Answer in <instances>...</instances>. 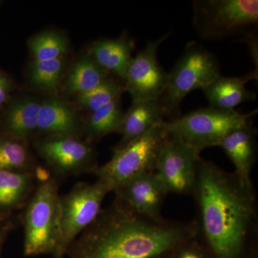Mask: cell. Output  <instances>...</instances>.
<instances>
[{
    "label": "cell",
    "instance_id": "26",
    "mask_svg": "<svg viewBox=\"0 0 258 258\" xmlns=\"http://www.w3.org/2000/svg\"><path fill=\"white\" fill-rule=\"evenodd\" d=\"M167 258H215L199 235L176 247Z\"/></svg>",
    "mask_w": 258,
    "mask_h": 258
},
{
    "label": "cell",
    "instance_id": "7",
    "mask_svg": "<svg viewBox=\"0 0 258 258\" xmlns=\"http://www.w3.org/2000/svg\"><path fill=\"white\" fill-rule=\"evenodd\" d=\"M220 76L215 56L201 45L191 42L169 73L165 91L159 102L168 115L174 113L189 93L203 90Z\"/></svg>",
    "mask_w": 258,
    "mask_h": 258
},
{
    "label": "cell",
    "instance_id": "6",
    "mask_svg": "<svg viewBox=\"0 0 258 258\" xmlns=\"http://www.w3.org/2000/svg\"><path fill=\"white\" fill-rule=\"evenodd\" d=\"M192 6L194 28L202 40H223L257 24V0H195Z\"/></svg>",
    "mask_w": 258,
    "mask_h": 258
},
{
    "label": "cell",
    "instance_id": "15",
    "mask_svg": "<svg viewBox=\"0 0 258 258\" xmlns=\"http://www.w3.org/2000/svg\"><path fill=\"white\" fill-rule=\"evenodd\" d=\"M257 79V71L240 77L219 76L203 90L211 107L223 111H235L236 107L256 99V93L247 90L246 84Z\"/></svg>",
    "mask_w": 258,
    "mask_h": 258
},
{
    "label": "cell",
    "instance_id": "5",
    "mask_svg": "<svg viewBox=\"0 0 258 258\" xmlns=\"http://www.w3.org/2000/svg\"><path fill=\"white\" fill-rule=\"evenodd\" d=\"M168 138L164 121L161 122L124 147L115 148L111 160L93 173L110 192H114L132 178L155 171L161 148Z\"/></svg>",
    "mask_w": 258,
    "mask_h": 258
},
{
    "label": "cell",
    "instance_id": "28",
    "mask_svg": "<svg viewBox=\"0 0 258 258\" xmlns=\"http://www.w3.org/2000/svg\"><path fill=\"white\" fill-rule=\"evenodd\" d=\"M242 41L245 42L248 45L252 60L256 66V69H257V36L256 32L250 31L246 34Z\"/></svg>",
    "mask_w": 258,
    "mask_h": 258
},
{
    "label": "cell",
    "instance_id": "23",
    "mask_svg": "<svg viewBox=\"0 0 258 258\" xmlns=\"http://www.w3.org/2000/svg\"><path fill=\"white\" fill-rule=\"evenodd\" d=\"M63 57L54 60L35 61L30 64L29 80L37 89L53 93L59 87L64 69Z\"/></svg>",
    "mask_w": 258,
    "mask_h": 258
},
{
    "label": "cell",
    "instance_id": "2",
    "mask_svg": "<svg viewBox=\"0 0 258 258\" xmlns=\"http://www.w3.org/2000/svg\"><path fill=\"white\" fill-rule=\"evenodd\" d=\"M198 235L196 221L139 216L113 203L69 249V258H167Z\"/></svg>",
    "mask_w": 258,
    "mask_h": 258
},
{
    "label": "cell",
    "instance_id": "22",
    "mask_svg": "<svg viewBox=\"0 0 258 258\" xmlns=\"http://www.w3.org/2000/svg\"><path fill=\"white\" fill-rule=\"evenodd\" d=\"M0 169L36 174L32 170L26 142L6 134L0 137Z\"/></svg>",
    "mask_w": 258,
    "mask_h": 258
},
{
    "label": "cell",
    "instance_id": "29",
    "mask_svg": "<svg viewBox=\"0 0 258 258\" xmlns=\"http://www.w3.org/2000/svg\"><path fill=\"white\" fill-rule=\"evenodd\" d=\"M10 227H11V225H0V254H1L2 247H3V244L4 243V241L9 232Z\"/></svg>",
    "mask_w": 258,
    "mask_h": 258
},
{
    "label": "cell",
    "instance_id": "25",
    "mask_svg": "<svg viewBox=\"0 0 258 258\" xmlns=\"http://www.w3.org/2000/svg\"><path fill=\"white\" fill-rule=\"evenodd\" d=\"M125 91L124 84L108 78L91 91L76 95V101L79 106L91 113L112 102L118 101Z\"/></svg>",
    "mask_w": 258,
    "mask_h": 258
},
{
    "label": "cell",
    "instance_id": "10",
    "mask_svg": "<svg viewBox=\"0 0 258 258\" xmlns=\"http://www.w3.org/2000/svg\"><path fill=\"white\" fill-rule=\"evenodd\" d=\"M167 36L148 42L132 59L124 85L133 102L159 101L165 91L169 73L159 64L157 52Z\"/></svg>",
    "mask_w": 258,
    "mask_h": 258
},
{
    "label": "cell",
    "instance_id": "9",
    "mask_svg": "<svg viewBox=\"0 0 258 258\" xmlns=\"http://www.w3.org/2000/svg\"><path fill=\"white\" fill-rule=\"evenodd\" d=\"M200 157L192 147L169 136L161 148L155 169L168 194H191Z\"/></svg>",
    "mask_w": 258,
    "mask_h": 258
},
{
    "label": "cell",
    "instance_id": "20",
    "mask_svg": "<svg viewBox=\"0 0 258 258\" xmlns=\"http://www.w3.org/2000/svg\"><path fill=\"white\" fill-rule=\"evenodd\" d=\"M108 79V73L88 53L73 64L64 86L69 93L79 95L91 91Z\"/></svg>",
    "mask_w": 258,
    "mask_h": 258
},
{
    "label": "cell",
    "instance_id": "24",
    "mask_svg": "<svg viewBox=\"0 0 258 258\" xmlns=\"http://www.w3.org/2000/svg\"><path fill=\"white\" fill-rule=\"evenodd\" d=\"M28 47L33 60H50L63 57L69 51V42L60 32L52 30L32 37Z\"/></svg>",
    "mask_w": 258,
    "mask_h": 258
},
{
    "label": "cell",
    "instance_id": "11",
    "mask_svg": "<svg viewBox=\"0 0 258 258\" xmlns=\"http://www.w3.org/2000/svg\"><path fill=\"white\" fill-rule=\"evenodd\" d=\"M37 152L47 164L61 174L94 172L96 152L90 142L80 138L51 136L42 139L37 145Z\"/></svg>",
    "mask_w": 258,
    "mask_h": 258
},
{
    "label": "cell",
    "instance_id": "21",
    "mask_svg": "<svg viewBox=\"0 0 258 258\" xmlns=\"http://www.w3.org/2000/svg\"><path fill=\"white\" fill-rule=\"evenodd\" d=\"M125 113L119 100L91 112L84 124V134L88 142L100 140L111 133H120Z\"/></svg>",
    "mask_w": 258,
    "mask_h": 258
},
{
    "label": "cell",
    "instance_id": "3",
    "mask_svg": "<svg viewBox=\"0 0 258 258\" xmlns=\"http://www.w3.org/2000/svg\"><path fill=\"white\" fill-rule=\"evenodd\" d=\"M24 254H53L60 236V197L53 178L41 180L24 215Z\"/></svg>",
    "mask_w": 258,
    "mask_h": 258
},
{
    "label": "cell",
    "instance_id": "17",
    "mask_svg": "<svg viewBox=\"0 0 258 258\" xmlns=\"http://www.w3.org/2000/svg\"><path fill=\"white\" fill-rule=\"evenodd\" d=\"M134 48V40L128 35H123L117 38L93 42L89 54L102 69L113 73L125 83Z\"/></svg>",
    "mask_w": 258,
    "mask_h": 258
},
{
    "label": "cell",
    "instance_id": "16",
    "mask_svg": "<svg viewBox=\"0 0 258 258\" xmlns=\"http://www.w3.org/2000/svg\"><path fill=\"white\" fill-rule=\"evenodd\" d=\"M4 113V134L28 142L37 133L41 101L33 96H24L8 102Z\"/></svg>",
    "mask_w": 258,
    "mask_h": 258
},
{
    "label": "cell",
    "instance_id": "12",
    "mask_svg": "<svg viewBox=\"0 0 258 258\" xmlns=\"http://www.w3.org/2000/svg\"><path fill=\"white\" fill-rule=\"evenodd\" d=\"M113 203L128 211L150 219H160L167 191L155 171L132 178L114 191Z\"/></svg>",
    "mask_w": 258,
    "mask_h": 258
},
{
    "label": "cell",
    "instance_id": "1",
    "mask_svg": "<svg viewBox=\"0 0 258 258\" xmlns=\"http://www.w3.org/2000/svg\"><path fill=\"white\" fill-rule=\"evenodd\" d=\"M198 235L215 258H255L257 203L254 186L200 157L191 191Z\"/></svg>",
    "mask_w": 258,
    "mask_h": 258
},
{
    "label": "cell",
    "instance_id": "4",
    "mask_svg": "<svg viewBox=\"0 0 258 258\" xmlns=\"http://www.w3.org/2000/svg\"><path fill=\"white\" fill-rule=\"evenodd\" d=\"M257 113V110L241 113L210 106L164 120V125L169 137L179 139L200 154L206 148L219 147L231 132L251 123Z\"/></svg>",
    "mask_w": 258,
    "mask_h": 258
},
{
    "label": "cell",
    "instance_id": "18",
    "mask_svg": "<svg viewBox=\"0 0 258 258\" xmlns=\"http://www.w3.org/2000/svg\"><path fill=\"white\" fill-rule=\"evenodd\" d=\"M168 116L159 101L133 102L125 113L120 134L122 138L116 148L127 145L143 136Z\"/></svg>",
    "mask_w": 258,
    "mask_h": 258
},
{
    "label": "cell",
    "instance_id": "14",
    "mask_svg": "<svg viewBox=\"0 0 258 258\" xmlns=\"http://www.w3.org/2000/svg\"><path fill=\"white\" fill-rule=\"evenodd\" d=\"M37 132L46 137L80 138V136L84 134V124L67 101L52 97L41 101Z\"/></svg>",
    "mask_w": 258,
    "mask_h": 258
},
{
    "label": "cell",
    "instance_id": "19",
    "mask_svg": "<svg viewBox=\"0 0 258 258\" xmlns=\"http://www.w3.org/2000/svg\"><path fill=\"white\" fill-rule=\"evenodd\" d=\"M36 174L0 169V212L20 208L33 187Z\"/></svg>",
    "mask_w": 258,
    "mask_h": 258
},
{
    "label": "cell",
    "instance_id": "13",
    "mask_svg": "<svg viewBox=\"0 0 258 258\" xmlns=\"http://www.w3.org/2000/svg\"><path fill=\"white\" fill-rule=\"evenodd\" d=\"M256 137L257 129L249 123L231 132L219 146L235 166L233 174L241 184L248 187L253 186L251 172L257 154Z\"/></svg>",
    "mask_w": 258,
    "mask_h": 258
},
{
    "label": "cell",
    "instance_id": "27",
    "mask_svg": "<svg viewBox=\"0 0 258 258\" xmlns=\"http://www.w3.org/2000/svg\"><path fill=\"white\" fill-rule=\"evenodd\" d=\"M13 82L5 73L0 71V108L8 104L10 100Z\"/></svg>",
    "mask_w": 258,
    "mask_h": 258
},
{
    "label": "cell",
    "instance_id": "8",
    "mask_svg": "<svg viewBox=\"0 0 258 258\" xmlns=\"http://www.w3.org/2000/svg\"><path fill=\"white\" fill-rule=\"evenodd\" d=\"M109 190L101 181L79 183L60 198V236L52 254L63 258L81 232L92 225L101 212L102 203Z\"/></svg>",
    "mask_w": 258,
    "mask_h": 258
}]
</instances>
